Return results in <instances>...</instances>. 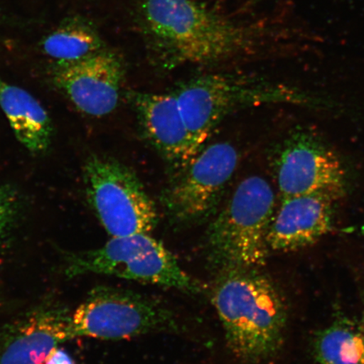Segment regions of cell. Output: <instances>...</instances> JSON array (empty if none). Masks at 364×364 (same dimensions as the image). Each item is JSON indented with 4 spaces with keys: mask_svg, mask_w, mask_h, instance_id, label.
I'll return each instance as SVG.
<instances>
[{
    "mask_svg": "<svg viewBox=\"0 0 364 364\" xmlns=\"http://www.w3.org/2000/svg\"><path fill=\"white\" fill-rule=\"evenodd\" d=\"M238 163L237 149L230 143L203 148L164 191L161 203L170 220L190 226L215 215Z\"/></svg>",
    "mask_w": 364,
    "mask_h": 364,
    "instance_id": "cell-8",
    "label": "cell"
},
{
    "mask_svg": "<svg viewBox=\"0 0 364 364\" xmlns=\"http://www.w3.org/2000/svg\"><path fill=\"white\" fill-rule=\"evenodd\" d=\"M276 176L282 198L324 193L338 200L346 190L339 158L317 136L304 131L285 141L277 159Z\"/></svg>",
    "mask_w": 364,
    "mask_h": 364,
    "instance_id": "cell-9",
    "label": "cell"
},
{
    "mask_svg": "<svg viewBox=\"0 0 364 364\" xmlns=\"http://www.w3.org/2000/svg\"><path fill=\"white\" fill-rule=\"evenodd\" d=\"M87 273L166 286L188 294L202 290L198 282L181 269L174 255L149 234L112 237L101 248L66 254L67 277Z\"/></svg>",
    "mask_w": 364,
    "mask_h": 364,
    "instance_id": "cell-4",
    "label": "cell"
},
{
    "mask_svg": "<svg viewBox=\"0 0 364 364\" xmlns=\"http://www.w3.org/2000/svg\"><path fill=\"white\" fill-rule=\"evenodd\" d=\"M179 329L165 304L129 289L97 286L72 315L73 338L121 340Z\"/></svg>",
    "mask_w": 364,
    "mask_h": 364,
    "instance_id": "cell-6",
    "label": "cell"
},
{
    "mask_svg": "<svg viewBox=\"0 0 364 364\" xmlns=\"http://www.w3.org/2000/svg\"><path fill=\"white\" fill-rule=\"evenodd\" d=\"M22 208L19 191L10 185H0V250L11 237Z\"/></svg>",
    "mask_w": 364,
    "mask_h": 364,
    "instance_id": "cell-17",
    "label": "cell"
},
{
    "mask_svg": "<svg viewBox=\"0 0 364 364\" xmlns=\"http://www.w3.org/2000/svg\"><path fill=\"white\" fill-rule=\"evenodd\" d=\"M362 327H363V332H364V321H363V323Z\"/></svg>",
    "mask_w": 364,
    "mask_h": 364,
    "instance_id": "cell-20",
    "label": "cell"
},
{
    "mask_svg": "<svg viewBox=\"0 0 364 364\" xmlns=\"http://www.w3.org/2000/svg\"><path fill=\"white\" fill-rule=\"evenodd\" d=\"M102 39L89 23L80 17L63 21L46 36L42 50L55 63H73L102 51Z\"/></svg>",
    "mask_w": 364,
    "mask_h": 364,
    "instance_id": "cell-15",
    "label": "cell"
},
{
    "mask_svg": "<svg viewBox=\"0 0 364 364\" xmlns=\"http://www.w3.org/2000/svg\"><path fill=\"white\" fill-rule=\"evenodd\" d=\"M275 194L267 181L249 176L209 225L205 252L210 270L263 267L269 257L267 234L274 215Z\"/></svg>",
    "mask_w": 364,
    "mask_h": 364,
    "instance_id": "cell-3",
    "label": "cell"
},
{
    "mask_svg": "<svg viewBox=\"0 0 364 364\" xmlns=\"http://www.w3.org/2000/svg\"><path fill=\"white\" fill-rule=\"evenodd\" d=\"M126 97L149 144L176 169L188 166L200 151L175 95L130 90Z\"/></svg>",
    "mask_w": 364,
    "mask_h": 364,
    "instance_id": "cell-12",
    "label": "cell"
},
{
    "mask_svg": "<svg viewBox=\"0 0 364 364\" xmlns=\"http://www.w3.org/2000/svg\"><path fill=\"white\" fill-rule=\"evenodd\" d=\"M0 107L23 146L33 154L48 151L53 142V125L38 100L0 78Z\"/></svg>",
    "mask_w": 364,
    "mask_h": 364,
    "instance_id": "cell-14",
    "label": "cell"
},
{
    "mask_svg": "<svg viewBox=\"0 0 364 364\" xmlns=\"http://www.w3.org/2000/svg\"><path fill=\"white\" fill-rule=\"evenodd\" d=\"M83 181L89 205L112 237L150 234L156 229V205L131 168L95 154L85 163Z\"/></svg>",
    "mask_w": 364,
    "mask_h": 364,
    "instance_id": "cell-5",
    "label": "cell"
},
{
    "mask_svg": "<svg viewBox=\"0 0 364 364\" xmlns=\"http://www.w3.org/2000/svg\"><path fill=\"white\" fill-rule=\"evenodd\" d=\"M51 81L77 109L102 117L119 102L124 68L115 54L100 51L73 63H54Z\"/></svg>",
    "mask_w": 364,
    "mask_h": 364,
    "instance_id": "cell-10",
    "label": "cell"
},
{
    "mask_svg": "<svg viewBox=\"0 0 364 364\" xmlns=\"http://www.w3.org/2000/svg\"><path fill=\"white\" fill-rule=\"evenodd\" d=\"M38 364H78L65 349L53 348Z\"/></svg>",
    "mask_w": 364,
    "mask_h": 364,
    "instance_id": "cell-18",
    "label": "cell"
},
{
    "mask_svg": "<svg viewBox=\"0 0 364 364\" xmlns=\"http://www.w3.org/2000/svg\"><path fill=\"white\" fill-rule=\"evenodd\" d=\"M317 364H364V332L362 326L340 318L314 339Z\"/></svg>",
    "mask_w": 364,
    "mask_h": 364,
    "instance_id": "cell-16",
    "label": "cell"
},
{
    "mask_svg": "<svg viewBox=\"0 0 364 364\" xmlns=\"http://www.w3.org/2000/svg\"><path fill=\"white\" fill-rule=\"evenodd\" d=\"M338 199L324 193L282 198L272 217L267 241L270 252H288L311 247L329 233Z\"/></svg>",
    "mask_w": 364,
    "mask_h": 364,
    "instance_id": "cell-13",
    "label": "cell"
},
{
    "mask_svg": "<svg viewBox=\"0 0 364 364\" xmlns=\"http://www.w3.org/2000/svg\"><path fill=\"white\" fill-rule=\"evenodd\" d=\"M71 323V314L60 304L31 309L0 331V364H38L58 344L73 338Z\"/></svg>",
    "mask_w": 364,
    "mask_h": 364,
    "instance_id": "cell-11",
    "label": "cell"
},
{
    "mask_svg": "<svg viewBox=\"0 0 364 364\" xmlns=\"http://www.w3.org/2000/svg\"><path fill=\"white\" fill-rule=\"evenodd\" d=\"M211 299L228 348L236 358L257 363L279 351L288 311L283 295L269 277L256 268L218 272Z\"/></svg>",
    "mask_w": 364,
    "mask_h": 364,
    "instance_id": "cell-2",
    "label": "cell"
},
{
    "mask_svg": "<svg viewBox=\"0 0 364 364\" xmlns=\"http://www.w3.org/2000/svg\"><path fill=\"white\" fill-rule=\"evenodd\" d=\"M145 26L175 62L209 63L249 48L261 38L295 33L309 25L291 6L269 26L248 28L209 10L198 0H144Z\"/></svg>",
    "mask_w": 364,
    "mask_h": 364,
    "instance_id": "cell-1",
    "label": "cell"
},
{
    "mask_svg": "<svg viewBox=\"0 0 364 364\" xmlns=\"http://www.w3.org/2000/svg\"><path fill=\"white\" fill-rule=\"evenodd\" d=\"M361 231H362V233H363V235L364 236V225L361 228Z\"/></svg>",
    "mask_w": 364,
    "mask_h": 364,
    "instance_id": "cell-19",
    "label": "cell"
},
{
    "mask_svg": "<svg viewBox=\"0 0 364 364\" xmlns=\"http://www.w3.org/2000/svg\"><path fill=\"white\" fill-rule=\"evenodd\" d=\"M172 93L199 151L232 112L264 103L289 101L291 95L286 89L222 75L195 77Z\"/></svg>",
    "mask_w": 364,
    "mask_h": 364,
    "instance_id": "cell-7",
    "label": "cell"
}]
</instances>
